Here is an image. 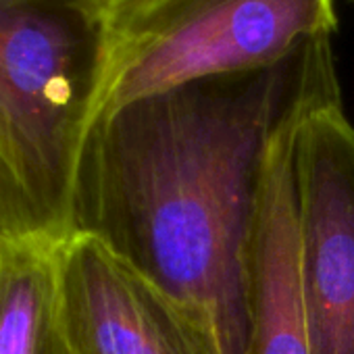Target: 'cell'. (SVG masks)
<instances>
[{
	"label": "cell",
	"mask_w": 354,
	"mask_h": 354,
	"mask_svg": "<svg viewBox=\"0 0 354 354\" xmlns=\"http://www.w3.org/2000/svg\"><path fill=\"white\" fill-rule=\"evenodd\" d=\"M331 36L271 67L188 82L96 117L77 165L71 234L106 246L246 354L252 246L275 138L337 102Z\"/></svg>",
	"instance_id": "cell-1"
},
{
	"label": "cell",
	"mask_w": 354,
	"mask_h": 354,
	"mask_svg": "<svg viewBox=\"0 0 354 354\" xmlns=\"http://www.w3.org/2000/svg\"><path fill=\"white\" fill-rule=\"evenodd\" d=\"M109 0H0V154L59 240L104 96Z\"/></svg>",
	"instance_id": "cell-2"
},
{
	"label": "cell",
	"mask_w": 354,
	"mask_h": 354,
	"mask_svg": "<svg viewBox=\"0 0 354 354\" xmlns=\"http://www.w3.org/2000/svg\"><path fill=\"white\" fill-rule=\"evenodd\" d=\"M335 28V0H125L111 9L98 115L188 82L271 67Z\"/></svg>",
	"instance_id": "cell-3"
},
{
	"label": "cell",
	"mask_w": 354,
	"mask_h": 354,
	"mask_svg": "<svg viewBox=\"0 0 354 354\" xmlns=\"http://www.w3.org/2000/svg\"><path fill=\"white\" fill-rule=\"evenodd\" d=\"M298 279L310 354H354V125L342 100L294 129Z\"/></svg>",
	"instance_id": "cell-4"
},
{
	"label": "cell",
	"mask_w": 354,
	"mask_h": 354,
	"mask_svg": "<svg viewBox=\"0 0 354 354\" xmlns=\"http://www.w3.org/2000/svg\"><path fill=\"white\" fill-rule=\"evenodd\" d=\"M57 254L67 354H227L201 313L142 277L98 240L71 234Z\"/></svg>",
	"instance_id": "cell-5"
},
{
	"label": "cell",
	"mask_w": 354,
	"mask_h": 354,
	"mask_svg": "<svg viewBox=\"0 0 354 354\" xmlns=\"http://www.w3.org/2000/svg\"><path fill=\"white\" fill-rule=\"evenodd\" d=\"M298 121L275 138L263 171L246 354H310L298 279L294 184V129Z\"/></svg>",
	"instance_id": "cell-6"
},
{
	"label": "cell",
	"mask_w": 354,
	"mask_h": 354,
	"mask_svg": "<svg viewBox=\"0 0 354 354\" xmlns=\"http://www.w3.org/2000/svg\"><path fill=\"white\" fill-rule=\"evenodd\" d=\"M59 244L0 242V354H67L59 300Z\"/></svg>",
	"instance_id": "cell-7"
},
{
	"label": "cell",
	"mask_w": 354,
	"mask_h": 354,
	"mask_svg": "<svg viewBox=\"0 0 354 354\" xmlns=\"http://www.w3.org/2000/svg\"><path fill=\"white\" fill-rule=\"evenodd\" d=\"M15 240L63 242L55 236L11 165L0 154V242Z\"/></svg>",
	"instance_id": "cell-8"
},
{
	"label": "cell",
	"mask_w": 354,
	"mask_h": 354,
	"mask_svg": "<svg viewBox=\"0 0 354 354\" xmlns=\"http://www.w3.org/2000/svg\"><path fill=\"white\" fill-rule=\"evenodd\" d=\"M109 3H111V7H113V5H119V3H125V0H109Z\"/></svg>",
	"instance_id": "cell-9"
}]
</instances>
